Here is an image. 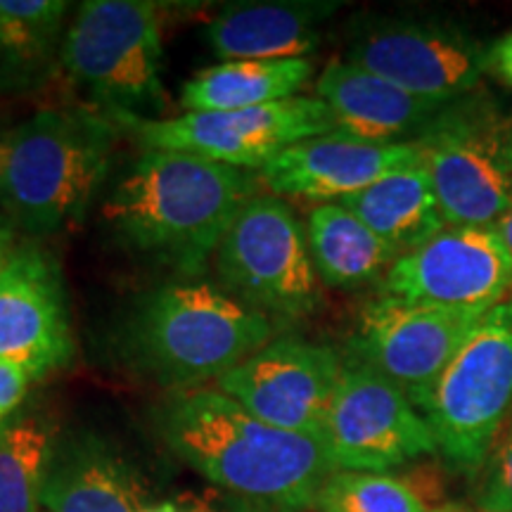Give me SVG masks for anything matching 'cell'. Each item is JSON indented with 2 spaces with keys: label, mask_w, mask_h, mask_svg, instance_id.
Masks as SVG:
<instances>
[{
  "label": "cell",
  "mask_w": 512,
  "mask_h": 512,
  "mask_svg": "<svg viewBox=\"0 0 512 512\" xmlns=\"http://www.w3.org/2000/svg\"><path fill=\"white\" fill-rule=\"evenodd\" d=\"M484 313L411 304L382 294L361 311L351 356L354 363L387 377L425 411L441 373Z\"/></svg>",
  "instance_id": "obj_11"
},
{
  "label": "cell",
  "mask_w": 512,
  "mask_h": 512,
  "mask_svg": "<svg viewBox=\"0 0 512 512\" xmlns=\"http://www.w3.org/2000/svg\"><path fill=\"white\" fill-rule=\"evenodd\" d=\"M384 297L458 311H491L512 297V252L494 226H446L389 268Z\"/></svg>",
  "instance_id": "obj_12"
},
{
  "label": "cell",
  "mask_w": 512,
  "mask_h": 512,
  "mask_svg": "<svg viewBox=\"0 0 512 512\" xmlns=\"http://www.w3.org/2000/svg\"><path fill=\"white\" fill-rule=\"evenodd\" d=\"M0 76H3V69H0Z\"/></svg>",
  "instance_id": "obj_36"
},
{
  "label": "cell",
  "mask_w": 512,
  "mask_h": 512,
  "mask_svg": "<svg viewBox=\"0 0 512 512\" xmlns=\"http://www.w3.org/2000/svg\"><path fill=\"white\" fill-rule=\"evenodd\" d=\"M143 512H188L183 503L178 501H159V503H150Z\"/></svg>",
  "instance_id": "obj_34"
},
{
  "label": "cell",
  "mask_w": 512,
  "mask_h": 512,
  "mask_svg": "<svg viewBox=\"0 0 512 512\" xmlns=\"http://www.w3.org/2000/svg\"><path fill=\"white\" fill-rule=\"evenodd\" d=\"M347 62L418 98L448 102L472 93L489 72V50L465 31L415 19H387L363 29Z\"/></svg>",
  "instance_id": "obj_14"
},
{
  "label": "cell",
  "mask_w": 512,
  "mask_h": 512,
  "mask_svg": "<svg viewBox=\"0 0 512 512\" xmlns=\"http://www.w3.org/2000/svg\"><path fill=\"white\" fill-rule=\"evenodd\" d=\"M339 204L401 256L422 247L446 228L430 174L422 164L384 176L339 200Z\"/></svg>",
  "instance_id": "obj_20"
},
{
  "label": "cell",
  "mask_w": 512,
  "mask_h": 512,
  "mask_svg": "<svg viewBox=\"0 0 512 512\" xmlns=\"http://www.w3.org/2000/svg\"><path fill=\"white\" fill-rule=\"evenodd\" d=\"M413 143L446 226H496L512 207V112L498 102H448Z\"/></svg>",
  "instance_id": "obj_5"
},
{
  "label": "cell",
  "mask_w": 512,
  "mask_h": 512,
  "mask_svg": "<svg viewBox=\"0 0 512 512\" xmlns=\"http://www.w3.org/2000/svg\"><path fill=\"white\" fill-rule=\"evenodd\" d=\"M128 126L145 150H174L235 169H264L275 155L337 131L320 98H297L233 112H188L174 119H133Z\"/></svg>",
  "instance_id": "obj_9"
},
{
  "label": "cell",
  "mask_w": 512,
  "mask_h": 512,
  "mask_svg": "<svg viewBox=\"0 0 512 512\" xmlns=\"http://www.w3.org/2000/svg\"><path fill=\"white\" fill-rule=\"evenodd\" d=\"M479 508L484 512H512V427L496 439L494 453L486 456Z\"/></svg>",
  "instance_id": "obj_25"
},
{
  "label": "cell",
  "mask_w": 512,
  "mask_h": 512,
  "mask_svg": "<svg viewBox=\"0 0 512 512\" xmlns=\"http://www.w3.org/2000/svg\"><path fill=\"white\" fill-rule=\"evenodd\" d=\"M512 411V297L486 311L451 358L422 411L437 451L479 467Z\"/></svg>",
  "instance_id": "obj_7"
},
{
  "label": "cell",
  "mask_w": 512,
  "mask_h": 512,
  "mask_svg": "<svg viewBox=\"0 0 512 512\" xmlns=\"http://www.w3.org/2000/svg\"><path fill=\"white\" fill-rule=\"evenodd\" d=\"M311 74L309 57L223 62L183 83L181 105L188 112H233L273 105L297 98Z\"/></svg>",
  "instance_id": "obj_21"
},
{
  "label": "cell",
  "mask_w": 512,
  "mask_h": 512,
  "mask_svg": "<svg viewBox=\"0 0 512 512\" xmlns=\"http://www.w3.org/2000/svg\"><path fill=\"white\" fill-rule=\"evenodd\" d=\"M34 380L36 375L22 363L0 361V427L22 406Z\"/></svg>",
  "instance_id": "obj_28"
},
{
  "label": "cell",
  "mask_w": 512,
  "mask_h": 512,
  "mask_svg": "<svg viewBox=\"0 0 512 512\" xmlns=\"http://www.w3.org/2000/svg\"><path fill=\"white\" fill-rule=\"evenodd\" d=\"M223 287L249 309L302 318L318 309L320 283L306 230L275 195L252 197L216 249Z\"/></svg>",
  "instance_id": "obj_8"
},
{
  "label": "cell",
  "mask_w": 512,
  "mask_h": 512,
  "mask_svg": "<svg viewBox=\"0 0 512 512\" xmlns=\"http://www.w3.org/2000/svg\"><path fill=\"white\" fill-rule=\"evenodd\" d=\"M306 240L318 278L339 290L375 283L401 256L342 204L311 209Z\"/></svg>",
  "instance_id": "obj_22"
},
{
  "label": "cell",
  "mask_w": 512,
  "mask_h": 512,
  "mask_svg": "<svg viewBox=\"0 0 512 512\" xmlns=\"http://www.w3.org/2000/svg\"><path fill=\"white\" fill-rule=\"evenodd\" d=\"M489 69L503 83L512 86V31L489 50Z\"/></svg>",
  "instance_id": "obj_30"
},
{
  "label": "cell",
  "mask_w": 512,
  "mask_h": 512,
  "mask_svg": "<svg viewBox=\"0 0 512 512\" xmlns=\"http://www.w3.org/2000/svg\"><path fill=\"white\" fill-rule=\"evenodd\" d=\"M55 441L53 425L41 415H22L0 427V512H43Z\"/></svg>",
  "instance_id": "obj_23"
},
{
  "label": "cell",
  "mask_w": 512,
  "mask_h": 512,
  "mask_svg": "<svg viewBox=\"0 0 512 512\" xmlns=\"http://www.w3.org/2000/svg\"><path fill=\"white\" fill-rule=\"evenodd\" d=\"M150 494L140 472L93 432L57 437L43 484L46 512H143Z\"/></svg>",
  "instance_id": "obj_17"
},
{
  "label": "cell",
  "mask_w": 512,
  "mask_h": 512,
  "mask_svg": "<svg viewBox=\"0 0 512 512\" xmlns=\"http://www.w3.org/2000/svg\"><path fill=\"white\" fill-rule=\"evenodd\" d=\"M8 155H10V131H0V197H3V181L5 169H8Z\"/></svg>",
  "instance_id": "obj_33"
},
{
  "label": "cell",
  "mask_w": 512,
  "mask_h": 512,
  "mask_svg": "<svg viewBox=\"0 0 512 512\" xmlns=\"http://www.w3.org/2000/svg\"><path fill=\"white\" fill-rule=\"evenodd\" d=\"M494 228H496V233L501 235V240L505 242V247H508L510 252H512V207L505 211L501 219L496 221Z\"/></svg>",
  "instance_id": "obj_32"
},
{
  "label": "cell",
  "mask_w": 512,
  "mask_h": 512,
  "mask_svg": "<svg viewBox=\"0 0 512 512\" xmlns=\"http://www.w3.org/2000/svg\"><path fill=\"white\" fill-rule=\"evenodd\" d=\"M185 510L188 512H259L254 508H249V505H245L242 501H238V498L223 494L221 498L216 496H202V498H195V501L190 503H183Z\"/></svg>",
  "instance_id": "obj_29"
},
{
  "label": "cell",
  "mask_w": 512,
  "mask_h": 512,
  "mask_svg": "<svg viewBox=\"0 0 512 512\" xmlns=\"http://www.w3.org/2000/svg\"><path fill=\"white\" fill-rule=\"evenodd\" d=\"M318 98L330 107L337 131L370 143H408L444 110V102L418 98L382 76L351 62L335 60L316 83Z\"/></svg>",
  "instance_id": "obj_18"
},
{
  "label": "cell",
  "mask_w": 512,
  "mask_h": 512,
  "mask_svg": "<svg viewBox=\"0 0 512 512\" xmlns=\"http://www.w3.org/2000/svg\"><path fill=\"white\" fill-rule=\"evenodd\" d=\"M252 192V178L235 166L145 150L114 185L102 219L128 249L195 278L207 271Z\"/></svg>",
  "instance_id": "obj_2"
},
{
  "label": "cell",
  "mask_w": 512,
  "mask_h": 512,
  "mask_svg": "<svg viewBox=\"0 0 512 512\" xmlns=\"http://www.w3.org/2000/svg\"><path fill=\"white\" fill-rule=\"evenodd\" d=\"M273 325L207 283L159 285L140 299L126 328L136 366L166 387L190 389L219 380L266 347Z\"/></svg>",
  "instance_id": "obj_4"
},
{
  "label": "cell",
  "mask_w": 512,
  "mask_h": 512,
  "mask_svg": "<svg viewBox=\"0 0 512 512\" xmlns=\"http://www.w3.org/2000/svg\"><path fill=\"white\" fill-rule=\"evenodd\" d=\"M112 150V119L83 107L36 112L10 131L0 207L31 238L76 226L110 169Z\"/></svg>",
  "instance_id": "obj_3"
},
{
  "label": "cell",
  "mask_w": 512,
  "mask_h": 512,
  "mask_svg": "<svg viewBox=\"0 0 512 512\" xmlns=\"http://www.w3.org/2000/svg\"><path fill=\"white\" fill-rule=\"evenodd\" d=\"M323 444L339 472H384L437 451L425 415L396 384L361 363L344 366Z\"/></svg>",
  "instance_id": "obj_10"
},
{
  "label": "cell",
  "mask_w": 512,
  "mask_h": 512,
  "mask_svg": "<svg viewBox=\"0 0 512 512\" xmlns=\"http://www.w3.org/2000/svg\"><path fill=\"white\" fill-rule=\"evenodd\" d=\"M43 512H46V510H43Z\"/></svg>",
  "instance_id": "obj_37"
},
{
  "label": "cell",
  "mask_w": 512,
  "mask_h": 512,
  "mask_svg": "<svg viewBox=\"0 0 512 512\" xmlns=\"http://www.w3.org/2000/svg\"><path fill=\"white\" fill-rule=\"evenodd\" d=\"M162 434L192 470L259 512H304L335 472L323 441L266 425L211 389L171 396Z\"/></svg>",
  "instance_id": "obj_1"
},
{
  "label": "cell",
  "mask_w": 512,
  "mask_h": 512,
  "mask_svg": "<svg viewBox=\"0 0 512 512\" xmlns=\"http://www.w3.org/2000/svg\"><path fill=\"white\" fill-rule=\"evenodd\" d=\"M316 505L320 512H430L406 479L382 472H332Z\"/></svg>",
  "instance_id": "obj_24"
},
{
  "label": "cell",
  "mask_w": 512,
  "mask_h": 512,
  "mask_svg": "<svg viewBox=\"0 0 512 512\" xmlns=\"http://www.w3.org/2000/svg\"><path fill=\"white\" fill-rule=\"evenodd\" d=\"M418 164H422L420 150L413 140L370 143L332 131L287 147L261 169V178L275 197L344 200L384 176Z\"/></svg>",
  "instance_id": "obj_16"
},
{
  "label": "cell",
  "mask_w": 512,
  "mask_h": 512,
  "mask_svg": "<svg viewBox=\"0 0 512 512\" xmlns=\"http://www.w3.org/2000/svg\"><path fill=\"white\" fill-rule=\"evenodd\" d=\"M69 5L64 0H0V10L17 19L43 48L53 50Z\"/></svg>",
  "instance_id": "obj_26"
},
{
  "label": "cell",
  "mask_w": 512,
  "mask_h": 512,
  "mask_svg": "<svg viewBox=\"0 0 512 512\" xmlns=\"http://www.w3.org/2000/svg\"><path fill=\"white\" fill-rule=\"evenodd\" d=\"M342 361L330 347L280 337L221 375L219 392L278 430L323 441Z\"/></svg>",
  "instance_id": "obj_13"
},
{
  "label": "cell",
  "mask_w": 512,
  "mask_h": 512,
  "mask_svg": "<svg viewBox=\"0 0 512 512\" xmlns=\"http://www.w3.org/2000/svg\"><path fill=\"white\" fill-rule=\"evenodd\" d=\"M430 512H467V510L458 508V505H441V508H434Z\"/></svg>",
  "instance_id": "obj_35"
},
{
  "label": "cell",
  "mask_w": 512,
  "mask_h": 512,
  "mask_svg": "<svg viewBox=\"0 0 512 512\" xmlns=\"http://www.w3.org/2000/svg\"><path fill=\"white\" fill-rule=\"evenodd\" d=\"M17 247V226L5 211H0V271L8 264L10 254Z\"/></svg>",
  "instance_id": "obj_31"
},
{
  "label": "cell",
  "mask_w": 512,
  "mask_h": 512,
  "mask_svg": "<svg viewBox=\"0 0 512 512\" xmlns=\"http://www.w3.org/2000/svg\"><path fill=\"white\" fill-rule=\"evenodd\" d=\"M53 50L43 48L17 19L0 10V69L19 74L22 69H36Z\"/></svg>",
  "instance_id": "obj_27"
},
{
  "label": "cell",
  "mask_w": 512,
  "mask_h": 512,
  "mask_svg": "<svg viewBox=\"0 0 512 512\" xmlns=\"http://www.w3.org/2000/svg\"><path fill=\"white\" fill-rule=\"evenodd\" d=\"M337 8L320 0L240 3L211 19L204 36L211 53L226 62L294 60L318 46V27Z\"/></svg>",
  "instance_id": "obj_19"
},
{
  "label": "cell",
  "mask_w": 512,
  "mask_h": 512,
  "mask_svg": "<svg viewBox=\"0 0 512 512\" xmlns=\"http://www.w3.org/2000/svg\"><path fill=\"white\" fill-rule=\"evenodd\" d=\"M74 339L60 264L41 242H17L0 271V361L46 377L72 361Z\"/></svg>",
  "instance_id": "obj_15"
},
{
  "label": "cell",
  "mask_w": 512,
  "mask_h": 512,
  "mask_svg": "<svg viewBox=\"0 0 512 512\" xmlns=\"http://www.w3.org/2000/svg\"><path fill=\"white\" fill-rule=\"evenodd\" d=\"M62 67L112 121L145 119L162 102V27L145 0L81 3L62 43Z\"/></svg>",
  "instance_id": "obj_6"
}]
</instances>
